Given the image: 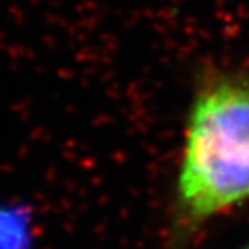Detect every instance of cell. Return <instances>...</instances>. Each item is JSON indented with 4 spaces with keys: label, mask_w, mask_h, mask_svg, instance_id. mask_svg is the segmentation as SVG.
<instances>
[{
    "label": "cell",
    "mask_w": 249,
    "mask_h": 249,
    "mask_svg": "<svg viewBox=\"0 0 249 249\" xmlns=\"http://www.w3.org/2000/svg\"><path fill=\"white\" fill-rule=\"evenodd\" d=\"M249 202V71L209 68L189 107L172 211L181 248L218 213Z\"/></svg>",
    "instance_id": "cell-1"
},
{
    "label": "cell",
    "mask_w": 249,
    "mask_h": 249,
    "mask_svg": "<svg viewBox=\"0 0 249 249\" xmlns=\"http://www.w3.org/2000/svg\"><path fill=\"white\" fill-rule=\"evenodd\" d=\"M245 249H249V246H246V248H245Z\"/></svg>",
    "instance_id": "cell-2"
}]
</instances>
